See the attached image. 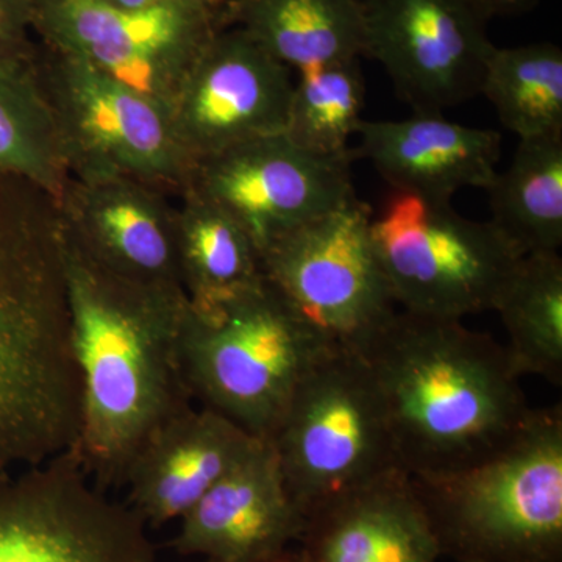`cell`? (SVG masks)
I'll use <instances>...</instances> for the list:
<instances>
[{
    "label": "cell",
    "mask_w": 562,
    "mask_h": 562,
    "mask_svg": "<svg viewBox=\"0 0 562 562\" xmlns=\"http://www.w3.org/2000/svg\"><path fill=\"white\" fill-rule=\"evenodd\" d=\"M63 258L81 384L79 436L70 454L103 490L124 484L140 447L194 405L180 355L188 299L110 272L65 227Z\"/></svg>",
    "instance_id": "cell-1"
},
{
    "label": "cell",
    "mask_w": 562,
    "mask_h": 562,
    "mask_svg": "<svg viewBox=\"0 0 562 562\" xmlns=\"http://www.w3.org/2000/svg\"><path fill=\"white\" fill-rule=\"evenodd\" d=\"M80 408L57 199L0 173V479L72 452Z\"/></svg>",
    "instance_id": "cell-2"
},
{
    "label": "cell",
    "mask_w": 562,
    "mask_h": 562,
    "mask_svg": "<svg viewBox=\"0 0 562 562\" xmlns=\"http://www.w3.org/2000/svg\"><path fill=\"white\" fill-rule=\"evenodd\" d=\"M361 357L382 392L398 461L409 475L479 464L531 417L505 346L462 321L398 310Z\"/></svg>",
    "instance_id": "cell-3"
},
{
    "label": "cell",
    "mask_w": 562,
    "mask_h": 562,
    "mask_svg": "<svg viewBox=\"0 0 562 562\" xmlns=\"http://www.w3.org/2000/svg\"><path fill=\"white\" fill-rule=\"evenodd\" d=\"M442 558L562 562V408L532 409L508 446L479 464L409 475Z\"/></svg>",
    "instance_id": "cell-4"
},
{
    "label": "cell",
    "mask_w": 562,
    "mask_h": 562,
    "mask_svg": "<svg viewBox=\"0 0 562 562\" xmlns=\"http://www.w3.org/2000/svg\"><path fill=\"white\" fill-rule=\"evenodd\" d=\"M333 347L262 280L213 313L188 305L180 355L192 401L268 442Z\"/></svg>",
    "instance_id": "cell-5"
},
{
    "label": "cell",
    "mask_w": 562,
    "mask_h": 562,
    "mask_svg": "<svg viewBox=\"0 0 562 562\" xmlns=\"http://www.w3.org/2000/svg\"><path fill=\"white\" fill-rule=\"evenodd\" d=\"M268 442L303 520L402 469L382 392L350 351L331 350L314 366Z\"/></svg>",
    "instance_id": "cell-6"
},
{
    "label": "cell",
    "mask_w": 562,
    "mask_h": 562,
    "mask_svg": "<svg viewBox=\"0 0 562 562\" xmlns=\"http://www.w3.org/2000/svg\"><path fill=\"white\" fill-rule=\"evenodd\" d=\"M371 227L395 305L417 316L464 321L494 312L522 258L491 221L409 192L391 191Z\"/></svg>",
    "instance_id": "cell-7"
},
{
    "label": "cell",
    "mask_w": 562,
    "mask_h": 562,
    "mask_svg": "<svg viewBox=\"0 0 562 562\" xmlns=\"http://www.w3.org/2000/svg\"><path fill=\"white\" fill-rule=\"evenodd\" d=\"M36 77L49 102L70 177H127L183 195L195 161L171 113L88 63L38 43Z\"/></svg>",
    "instance_id": "cell-8"
},
{
    "label": "cell",
    "mask_w": 562,
    "mask_h": 562,
    "mask_svg": "<svg viewBox=\"0 0 562 562\" xmlns=\"http://www.w3.org/2000/svg\"><path fill=\"white\" fill-rule=\"evenodd\" d=\"M371 209L353 198L261 255L262 277L333 349L362 355L398 312L376 255Z\"/></svg>",
    "instance_id": "cell-9"
},
{
    "label": "cell",
    "mask_w": 562,
    "mask_h": 562,
    "mask_svg": "<svg viewBox=\"0 0 562 562\" xmlns=\"http://www.w3.org/2000/svg\"><path fill=\"white\" fill-rule=\"evenodd\" d=\"M41 44L79 58L172 113L191 69L228 22L222 5L124 10L103 0H31Z\"/></svg>",
    "instance_id": "cell-10"
},
{
    "label": "cell",
    "mask_w": 562,
    "mask_h": 562,
    "mask_svg": "<svg viewBox=\"0 0 562 562\" xmlns=\"http://www.w3.org/2000/svg\"><path fill=\"white\" fill-rule=\"evenodd\" d=\"M0 562H157V550L66 453L0 479Z\"/></svg>",
    "instance_id": "cell-11"
},
{
    "label": "cell",
    "mask_w": 562,
    "mask_h": 562,
    "mask_svg": "<svg viewBox=\"0 0 562 562\" xmlns=\"http://www.w3.org/2000/svg\"><path fill=\"white\" fill-rule=\"evenodd\" d=\"M364 50L414 113H443L482 92L495 46L476 0H362Z\"/></svg>",
    "instance_id": "cell-12"
},
{
    "label": "cell",
    "mask_w": 562,
    "mask_h": 562,
    "mask_svg": "<svg viewBox=\"0 0 562 562\" xmlns=\"http://www.w3.org/2000/svg\"><path fill=\"white\" fill-rule=\"evenodd\" d=\"M353 160L313 154L277 133L198 161L188 190L238 222L261 257L283 236L357 198Z\"/></svg>",
    "instance_id": "cell-13"
},
{
    "label": "cell",
    "mask_w": 562,
    "mask_h": 562,
    "mask_svg": "<svg viewBox=\"0 0 562 562\" xmlns=\"http://www.w3.org/2000/svg\"><path fill=\"white\" fill-rule=\"evenodd\" d=\"M291 69L238 27L214 36L181 88L171 117L192 160L284 133Z\"/></svg>",
    "instance_id": "cell-14"
},
{
    "label": "cell",
    "mask_w": 562,
    "mask_h": 562,
    "mask_svg": "<svg viewBox=\"0 0 562 562\" xmlns=\"http://www.w3.org/2000/svg\"><path fill=\"white\" fill-rule=\"evenodd\" d=\"M57 202L66 233L92 260L133 283L187 295L168 192L127 177H70Z\"/></svg>",
    "instance_id": "cell-15"
},
{
    "label": "cell",
    "mask_w": 562,
    "mask_h": 562,
    "mask_svg": "<svg viewBox=\"0 0 562 562\" xmlns=\"http://www.w3.org/2000/svg\"><path fill=\"white\" fill-rule=\"evenodd\" d=\"M271 443L261 442L180 519L173 547L203 562H266L303 530Z\"/></svg>",
    "instance_id": "cell-16"
},
{
    "label": "cell",
    "mask_w": 562,
    "mask_h": 562,
    "mask_svg": "<svg viewBox=\"0 0 562 562\" xmlns=\"http://www.w3.org/2000/svg\"><path fill=\"white\" fill-rule=\"evenodd\" d=\"M227 417L188 406L140 447L125 475L128 506L147 527L180 520L260 447Z\"/></svg>",
    "instance_id": "cell-17"
},
{
    "label": "cell",
    "mask_w": 562,
    "mask_h": 562,
    "mask_svg": "<svg viewBox=\"0 0 562 562\" xmlns=\"http://www.w3.org/2000/svg\"><path fill=\"white\" fill-rule=\"evenodd\" d=\"M355 158H366L391 191L452 202L465 188L486 190L497 173L502 136L468 127L443 113H414L408 120L361 121Z\"/></svg>",
    "instance_id": "cell-18"
},
{
    "label": "cell",
    "mask_w": 562,
    "mask_h": 562,
    "mask_svg": "<svg viewBox=\"0 0 562 562\" xmlns=\"http://www.w3.org/2000/svg\"><path fill=\"white\" fill-rule=\"evenodd\" d=\"M299 550L308 562H441L412 476L394 471L305 517Z\"/></svg>",
    "instance_id": "cell-19"
},
{
    "label": "cell",
    "mask_w": 562,
    "mask_h": 562,
    "mask_svg": "<svg viewBox=\"0 0 562 562\" xmlns=\"http://www.w3.org/2000/svg\"><path fill=\"white\" fill-rule=\"evenodd\" d=\"M228 22L297 72L364 50L362 0H228Z\"/></svg>",
    "instance_id": "cell-20"
},
{
    "label": "cell",
    "mask_w": 562,
    "mask_h": 562,
    "mask_svg": "<svg viewBox=\"0 0 562 562\" xmlns=\"http://www.w3.org/2000/svg\"><path fill=\"white\" fill-rule=\"evenodd\" d=\"M177 260L188 305L213 313L265 280L261 257L241 225L198 192L180 195Z\"/></svg>",
    "instance_id": "cell-21"
},
{
    "label": "cell",
    "mask_w": 562,
    "mask_h": 562,
    "mask_svg": "<svg viewBox=\"0 0 562 562\" xmlns=\"http://www.w3.org/2000/svg\"><path fill=\"white\" fill-rule=\"evenodd\" d=\"M491 222L522 257L562 246V135L519 139L508 168L495 173Z\"/></svg>",
    "instance_id": "cell-22"
},
{
    "label": "cell",
    "mask_w": 562,
    "mask_h": 562,
    "mask_svg": "<svg viewBox=\"0 0 562 562\" xmlns=\"http://www.w3.org/2000/svg\"><path fill=\"white\" fill-rule=\"evenodd\" d=\"M495 313L508 335L505 349L514 371L562 384V258H520L503 288Z\"/></svg>",
    "instance_id": "cell-23"
},
{
    "label": "cell",
    "mask_w": 562,
    "mask_h": 562,
    "mask_svg": "<svg viewBox=\"0 0 562 562\" xmlns=\"http://www.w3.org/2000/svg\"><path fill=\"white\" fill-rule=\"evenodd\" d=\"M0 173L31 181L57 201L70 179L35 60L0 63Z\"/></svg>",
    "instance_id": "cell-24"
},
{
    "label": "cell",
    "mask_w": 562,
    "mask_h": 562,
    "mask_svg": "<svg viewBox=\"0 0 562 562\" xmlns=\"http://www.w3.org/2000/svg\"><path fill=\"white\" fill-rule=\"evenodd\" d=\"M480 94L497 111L503 127L519 139L562 135L561 47H495Z\"/></svg>",
    "instance_id": "cell-25"
},
{
    "label": "cell",
    "mask_w": 562,
    "mask_h": 562,
    "mask_svg": "<svg viewBox=\"0 0 562 562\" xmlns=\"http://www.w3.org/2000/svg\"><path fill=\"white\" fill-rule=\"evenodd\" d=\"M360 58L299 72L292 88L284 135L303 149L325 157H353L364 106Z\"/></svg>",
    "instance_id": "cell-26"
},
{
    "label": "cell",
    "mask_w": 562,
    "mask_h": 562,
    "mask_svg": "<svg viewBox=\"0 0 562 562\" xmlns=\"http://www.w3.org/2000/svg\"><path fill=\"white\" fill-rule=\"evenodd\" d=\"M32 32L31 0H0V63L35 60Z\"/></svg>",
    "instance_id": "cell-27"
},
{
    "label": "cell",
    "mask_w": 562,
    "mask_h": 562,
    "mask_svg": "<svg viewBox=\"0 0 562 562\" xmlns=\"http://www.w3.org/2000/svg\"><path fill=\"white\" fill-rule=\"evenodd\" d=\"M541 0H476L487 16H519L535 9Z\"/></svg>",
    "instance_id": "cell-28"
},
{
    "label": "cell",
    "mask_w": 562,
    "mask_h": 562,
    "mask_svg": "<svg viewBox=\"0 0 562 562\" xmlns=\"http://www.w3.org/2000/svg\"><path fill=\"white\" fill-rule=\"evenodd\" d=\"M110 5L124 10H151L160 7L184 5V3H202V5H222L227 0H103Z\"/></svg>",
    "instance_id": "cell-29"
},
{
    "label": "cell",
    "mask_w": 562,
    "mask_h": 562,
    "mask_svg": "<svg viewBox=\"0 0 562 562\" xmlns=\"http://www.w3.org/2000/svg\"><path fill=\"white\" fill-rule=\"evenodd\" d=\"M266 562H308L306 558L303 557L301 550H284L283 553L277 554L276 558Z\"/></svg>",
    "instance_id": "cell-30"
}]
</instances>
